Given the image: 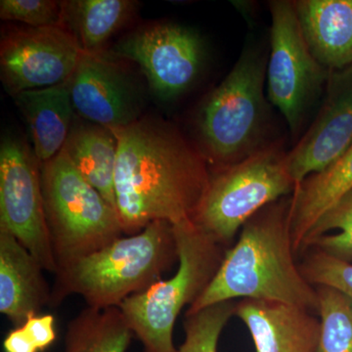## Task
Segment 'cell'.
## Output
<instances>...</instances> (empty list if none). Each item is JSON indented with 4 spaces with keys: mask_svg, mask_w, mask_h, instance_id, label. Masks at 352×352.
Here are the masks:
<instances>
[{
    "mask_svg": "<svg viewBox=\"0 0 352 352\" xmlns=\"http://www.w3.org/2000/svg\"><path fill=\"white\" fill-rule=\"evenodd\" d=\"M303 38L329 71L352 64V0L294 1Z\"/></svg>",
    "mask_w": 352,
    "mask_h": 352,
    "instance_id": "2e32d148",
    "label": "cell"
},
{
    "mask_svg": "<svg viewBox=\"0 0 352 352\" xmlns=\"http://www.w3.org/2000/svg\"><path fill=\"white\" fill-rule=\"evenodd\" d=\"M0 18L18 21L28 27L61 25L62 2L54 0H1Z\"/></svg>",
    "mask_w": 352,
    "mask_h": 352,
    "instance_id": "4316f807",
    "label": "cell"
},
{
    "mask_svg": "<svg viewBox=\"0 0 352 352\" xmlns=\"http://www.w3.org/2000/svg\"><path fill=\"white\" fill-rule=\"evenodd\" d=\"M16 104L27 122L34 153L41 164L59 154L75 124V109L68 85L20 92Z\"/></svg>",
    "mask_w": 352,
    "mask_h": 352,
    "instance_id": "ac0fdd59",
    "label": "cell"
},
{
    "mask_svg": "<svg viewBox=\"0 0 352 352\" xmlns=\"http://www.w3.org/2000/svg\"><path fill=\"white\" fill-rule=\"evenodd\" d=\"M235 315L250 331L256 352H317L320 319L310 310L270 300H241Z\"/></svg>",
    "mask_w": 352,
    "mask_h": 352,
    "instance_id": "5bb4252c",
    "label": "cell"
},
{
    "mask_svg": "<svg viewBox=\"0 0 352 352\" xmlns=\"http://www.w3.org/2000/svg\"><path fill=\"white\" fill-rule=\"evenodd\" d=\"M267 62L265 51L245 43L228 75L201 102L195 119L196 146L210 170L240 163L274 142L267 139Z\"/></svg>",
    "mask_w": 352,
    "mask_h": 352,
    "instance_id": "3957f363",
    "label": "cell"
},
{
    "mask_svg": "<svg viewBox=\"0 0 352 352\" xmlns=\"http://www.w3.org/2000/svg\"><path fill=\"white\" fill-rule=\"evenodd\" d=\"M111 54L140 67L153 94L170 101L184 94L200 76L205 46L196 32L170 23L152 24L120 39Z\"/></svg>",
    "mask_w": 352,
    "mask_h": 352,
    "instance_id": "30bf717a",
    "label": "cell"
},
{
    "mask_svg": "<svg viewBox=\"0 0 352 352\" xmlns=\"http://www.w3.org/2000/svg\"><path fill=\"white\" fill-rule=\"evenodd\" d=\"M41 161L22 141L0 146V227L9 231L45 271L57 273L46 223Z\"/></svg>",
    "mask_w": 352,
    "mask_h": 352,
    "instance_id": "9c48e42d",
    "label": "cell"
},
{
    "mask_svg": "<svg viewBox=\"0 0 352 352\" xmlns=\"http://www.w3.org/2000/svg\"><path fill=\"white\" fill-rule=\"evenodd\" d=\"M176 261L173 226L153 222L141 232L124 235L58 271L51 305L58 307L67 296L78 295L89 307H119L129 296L163 279Z\"/></svg>",
    "mask_w": 352,
    "mask_h": 352,
    "instance_id": "277c9868",
    "label": "cell"
},
{
    "mask_svg": "<svg viewBox=\"0 0 352 352\" xmlns=\"http://www.w3.org/2000/svg\"><path fill=\"white\" fill-rule=\"evenodd\" d=\"M352 142V64L330 72L320 109L289 152L296 183L325 170Z\"/></svg>",
    "mask_w": 352,
    "mask_h": 352,
    "instance_id": "4fadbf2b",
    "label": "cell"
},
{
    "mask_svg": "<svg viewBox=\"0 0 352 352\" xmlns=\"http://www.w3.org/2000/svg\"><path fill=\"white\" fill-rule=\"evenodd\" d=\"M300 263L303 276L310 284L330 287L352 300V263L308 248Z\"/></svg>",
    "mask_w": 352,
    "mask_h": 352,
    "instance_id": "d4e9b609",
    "label": "cell"
},
{
    "mask_svg": "<svg viewBox=\"0 0 352 352\" xmlns=\"http://www.w3.org/2000/svg\"><path fill=\"white\" fill-rule=\"evenodd\" d=\"M235 300L210 305L185 314V338L176 352H217L222 331L235 315Z\"/></svg>",
    "mask_w": 352,
    "mask_h": 352,
    "instance_id": "cb8c5ba5",
    "label": "cell"
},
{
    "mask_svg": "<svg viewBox=\"0 0 352 352\" xmlns=\"http://www.w3.org/2000/svg\"><path fill=\"white\" fill-rule=\"evenodd\" d=\"M296 187L289 152L274 141L240 163L210 170L208 188L192 222L229 248L248 220L291 196Z\"/></svg>",
    "mask_w": 352,
    "mask_h": 352,
    "instance_id": "52a82bcc",
    "label": "cell"
},
{
    "mask_svg": "<svg viewBox=\"0 0 352 352\" xmlns=\"http://www.w3.org/2000/svg\"><path fill=\"white\" fill-rule=\"evenodd\" d=\"M56 340L55 317L38 314L14 327L3 340L4 352H43Z\"/></svg>",
    "mask_w": 352,
    "mask_h": 352,
    "instance_id": "484cf974",
    "label": "cell"
},
{
    "mask_svg": "<svg viewBox=\"0 0 352 352\" xmlns=\"http://www.w3.org/2000/svg\"><path fill=\"white\" fill-rule=\"evenodd\" d=\"M41 187L57 272L124 235L117 210L64 150L41 164Z\"/></svg>",
    "mask_w": 352,
    "mask_h": 352,
    "instance_id": "8992f818",
    "label": "cell"
},
{
    "mask_svg": "<svg viewBox=\"0 0 352 352\" xmlns=\"http://www.w3.org/2000/svg\"><path fill=\"white\" fill-rule=\"evenodd\" d=\"M74 166L116 210L115 171L118 141L107 129L92 124H74L63 149Z\"/></svg>",
    "mask_w": 352,
    "mask_h": 352,
    "instance_id": "d6986e66",
    "label": "cell"
},
{
    "mask_svg": "<svg viewBox=\"0 0 352 352\" xmlns=\"http://www.w3.org/2000/svg\"><path fill=\"white\" fill-rule=\"evenodd\" d=\"M61 2V25L87 54L105 53L104 48L109 39L129 22L136 7V2L131 0Z\"/></svg>",
    "mask_w": 352,
    "mask_h": 352,
    "instance_id": "ffe728a7",
    "label": "cell"
},
{
    "mask_svg": "<svg viewBox=\"0 0 352 352\" xmlns=\"http://www.w3.org/2000/svg\"><path fill=\"white\" fill-rule=\"evenodd\" d=\"M289 210V196L248 220L212 283L187 312L241 298L287 303L317 314L316 288L296 261Z\"/></svg>",
    "mask_w": 352,
    "mask_h": 352,
    "instance_id": "7a4b0ae2",
    "label": "cell"
},
{
    "mask_svg": "<svg viewBox=\"0 0 352 352\" xmlns=\"http://www.w3.org/2000/svg\"><path fill=\"white\" fill-rule=\"evenodd\" d=\"M173 227L178 254L175 274L129 296L119 307L143 352H176L173 329L178 316L210 286L229 249L194 222Z\"/></svg>",
    "mask_w": 352,
    "mask_h": 352,
    "instance_id": "5b68a950",
    "label": "cell"
},
{
    "mask_svg": "<svg viewBox=\"0 0 352 352\" xmlns=\"http://www.w3.org/2000/svg\"><path fill=\"white\" fill-rule=\"evenodd\" d=\"M315 288L320 319L317 352H352V300L330 287Z\"/></svg>",
    "mask_w": 352,
    "mask_h": 352,
    "instance_id": "603a6c76",
    "label": "cell"
},
{
    "mask_svg": "<svg viewBox=\"0 0 352 352\" xmlns=\"http://www.w3.org/2000/svg\"><path fill=\"white\" fill-rule=\"evenodd\" d=\"M270 7V54L266 71L268 100L282 113L292 136L296 139L323 95L331 71L310 52L294 1L274 0Z\"/></svg>",
    "mask_w": 352,
    "mask_h": 352,
    "instance_id": "ba28073f",
    "label": "cell"
},
{
    "mask_svg": "<svg viewBox=\"0 0 352 352\" xmlns=\"http://www.w3.org/2000/svg\"><path fill=\"white\" fill-rule=\"evenodd\" d=\"M133 337L119 307H87L69 322L64 352H126Z\"/></svg>",
    "mask_w": 352,
    "mask_h": 352,
    "instance_id": "44dd1931",
    "label": "cell"
},
{
    "mask_svg": "<svg viewBox=\"0 0 352 352\" xmlns=\"http://www.w3.org/2000/svg\"><path fill=\"white\" fill-rule=\"evenodd\" d=\"M67 85L76 113L92 124L116 129L140 119L138 87L106 53H82Z\"/></svg>",
    "mask_w": 352,
    "mask_h": 352,
    "instance_id": "7c38bea8",
    "label": "cell"
},
{
    "mask_svg": "<svg viewBox=\"0 0 352 352\" xmlns=\"http://www.w3.org/2000/svg\"><path fill=\"white\" fill-rule=\"evenodd\" d=\"M82 54L76 39L62 25L11 30L0 44L2 83L12 96L63 85Z\"/></svg>",
    "mask_w": 352,
    "mask_h": 352,
    "instance_id": "8fae6325",
    "label": "cell"
},
{
    "mask_svg": "<svg viewBox=\"0 0 352 352\" xmlns=\"http://www.w3.org/2000/svg\"><path fill=\"white\" fill-rule=\"evenodd\" d=\"M308 248L352 261V190L329 208L308 233L302 252Z\"/></svg>",
    "mask_w": 352,
    "mask_h": 352,
    "instance_id": "7402d4cb",
    "label": "cell"
},
{
    "mask_svg": "<svg viewBox=\"0 0 352 352\" xmlns=\"http://www.w3.org/2000/svg\"><path fill=\"white\" fill-rule=\"evenodd\" d=\"M43 271L38 259L0 227V312L14 327L51 305L52 288Z\"/></svg>",
    "mask_w": 352,
    "mask_h": 352,
    "instance_id": "9a60e30c",
    "label": "cell"
},
{
    "mask_svg": "<svg viewBox=\"0 0 352 352\" xmlns=\"http://www.w3.org/2000/svg\"><path fill=\"white\" fill-rule=\"evenodd\" d=\"M111 131L118 141L116 206L124 235L155 221H193L210 178L197 146L170 122L149 118Z\"/></svg>",
    "mask_w": 352,
    "mask_h": 352,
    "instance_id": "6da1fadb",
    "label": "cell"
},
{
    "mask_svg": "<svg viewBox=\"0 0 352 352\" xmlns=\"http://www.w3.org/2000/svg\"><path fill=\"white\" fill-rule=\"evenodd\" d=\"M352 190V142L325 170L307 176L289 196V224L296 254L315 223Z\"/></svg>",
    "mask_w": 352,
    "mask_h": 352,
    "instance_id": "e0dca14e",
    "label": "cell"
}]
</instances>
